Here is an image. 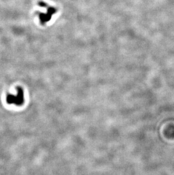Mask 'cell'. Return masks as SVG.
<instances>
[{
  "label": "cell",
  "instance_id": "7a4b0ae2",
  "mask_svg": "<svg viewBox=\"0 0 174 175\" xmlns=\"http://www.w3.org/2000/svg\"><path fill=\"white\" fill-rule=\"evenodd\" d=\"M55 12V9H53V8H50V9L48 10V13L46 14H41L40 15V19L41 22H46L47 20H48L50 18L52 14L53 13H54Z\"/></svg>",
  "mask_w": 174,
  "mask_h": 175
},
{
  "label": "cell",
  "instance_id": "6da1fadb",
  "mask_svg": "<svg viewBox=\"0 0 174 175\" xmlns=\"http://www.w3.org/2000/svg\"><path fill=\"white\" fill-rule=\"evenodd\" d=\"M24 96L23 91L21 88H18L15 95L11 94L7 97V101L11 104L20 105L24 102Z\"/></svg>",
  "mask_w": 174,
  "mask_h": 175
}]
</instances>
